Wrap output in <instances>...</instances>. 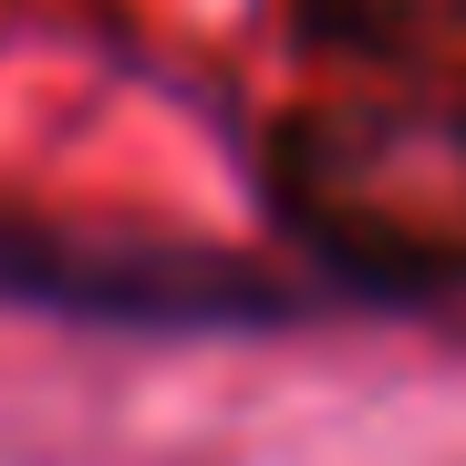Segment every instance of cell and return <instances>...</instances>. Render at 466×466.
Listing matches in <instances>:
<instances>
[{
	"label": "cell",
	"mask_w": 466,
	"mask_h": 466,
	"mask_svg": "<svg viewBox=\"0 0 466 466\" xmlns=\"http://www.w3.org/2000/svg\"><path fill=\"white\" fill-rule=\"evenodd\" d=\"M259 208L311 290L363 311L466 300V84L321 63L259 115Z\"/></svg>",
	"instance_id": "1"
},
{
	"label": "cell",
	"mask_w": 466,
	"mask_h": 466,
	"mask_svg": "<svg viewBox=\"0 0 466 466\" xmlns=\"http://www.w3.org/2000/svg\"><path fill=\"white\" fill-rule=\"evenodd\" d=\"M0 300L63 321H135V332H269V321H300L321 290L218 238L63 228V218L0 208Z\"/></svg>",
	"instance_id": "2"
}]
</instances>
